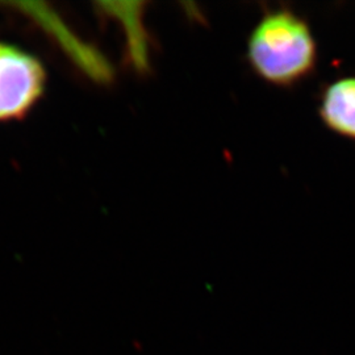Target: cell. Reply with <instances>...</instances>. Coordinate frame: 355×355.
Returning <instances> with one entry per match:
<instances>
[{"label":"cell","mask_w":355,"mask_h":355,"mask_svg":"<svg viewBox=\"0 0 355 355\" xmlns=\"http://www.w3.org/2000/svg\"><path fill=\"white\" fill-rule=\"evenodd\" d=\"M248 62L262 80L292 87L318 64V45L308 23L288 10L267 12L248 40Z\"/></svg>","instance_id":"obj_1"},{"label":"cell","mask_w":355,"mask_h":355,"mask_svg":"<svg viewBox=\"0 0 355 355\" xmlns=\"http://www.w3.org/2000/svg\"><path fill=\"white\" fill-rule=\"evenodd\" d=\"M107 7V12L112 13L114 17L124 23L128 33V45L129 55L133 67L139 73H145L149 70V51H148V36L142 24V11L144 4L139 3L137 8H135L136 3H132V11L125 10V4H104Z\"/></svg>","instance_id":"obj_4"},{"label":"cell","mask_w":355,"mask_h":355,"mask_svg":"<svg viewBox=\"0 0 355 355\" xmlns=\"http://www.w3.org/2000/svg\"><path fill=\"white\" fill-rule=\"evenodd\" d=\"M318 114L333 133L355 141V76H345L324 89Z\"/></svg>","instance_id":"obj_3"},{"label":"cell","mask_w":355,"mask_h":355,"mask_svg":"<svg viewBox=\"0 0 355 355\" xmlns=\"http://www.w3.org/2000/svg\"><path fill=\"white\" fill-rule=\"evenodd\" d=\"M45 86V71L35 57L0 44V120L26 114Z\"/></svg>","instance_id":"obj_2"}]
</instances>
